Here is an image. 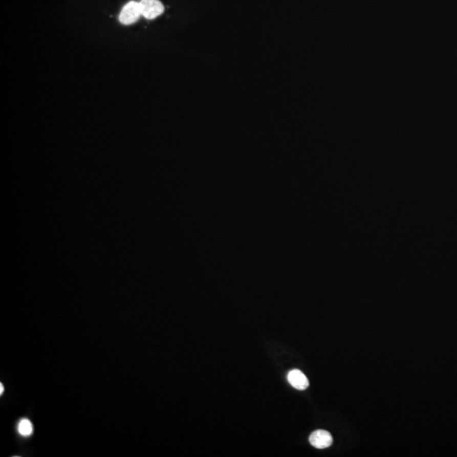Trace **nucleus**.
<instances>
[{
	"instance_id": "nucleus-1",
	"label": "nucleus",
	"mask_w": 457,
	"mask_h": 457,
	"mask_svg": "<svg viewBox=\"0 0 457 457\" xmlns=\"http://www.w3.org/2000/svg\"><path fill=\"white\" fill-rule=\"evenodd\" d=\"M141 16L142 15L140 2L130 1L123 7L119 20L122 24L130 25L137 22Z\"/></svg>"
},
{
	"instance_id": "nucleus-2",
	"label": "nucleus",
	"mask_w": 457,
	"mask_h": 457,
	"mask_svg": "<svg viewBox=\"0 0 457 457\" xmlns=\"http://www.w3.org/2000/svg\"><path fill=\"white\" fill-rule=\"evenodd\" d=\"M142 15L147 20L159 17L164 11V7L159 0H141L140 1Z\"/></svg>"
},
{
	"instance_id": "nucleus-5",
	"label": "nucleus",
	"mask_w": 457,
	"mask_h": 457,
	"mask_svg": "<svg viewBox=\"0 0 457 457\" xmlns=\"http://www.w3.org/2000/svg\"><path fill=\"white\" fill-rule=\"evenodd\" d=\"M18 432L20 436H24V437L32 436V432H33V425L31 423V421L28 419H22L18 424Z\"/></svg>"
},
{
	"instance_id": "nucleus-6",
	"label": "nucleus",
	"mask_w": 457,
	"mask_h": 457,
	"mask_svg": "<svg viewBox=\"0 0 457 457\" xmlns=\"http://www.w3.org/2000/svg\"><path fill=\"white\" fill-rule=\"evenodd\" d=\"M0 388H1V391H0V395H3V389H4V386H3V384H0Z\"/></svg>"
},
{
	"instance_id": "nucleus-3",
	"label": "nucleus",
	"mask_w": 457,
	"mask_h": 457,
	"mask_svg": "<svg viewBox=\"0 0 457 457\" xmlns=\"http://www.w3.org/2000/svg\"><path fill=\"white\" fill-rule=\"evenodd\" d=\"M311 445L318 449H325L332 445L333 438L331 433L323 429L313 432L309 437Z\"/></svg>"
},
{
	"instance_id": "nucleus-4",
	"label": "nucleus",
	"mask_w": 457,
	"mask_h": 457,
	"mask_svg": "<svg viewBox=\"0 0 457 457\" xmlns=\"http://www.w3.org/2000/svg\"><path fill=\"white\" fill-rule=\"evenodd\" d=\"M287 379L291 386L299 390H304L309 386L308 378L298 369L291 370L287 375Z\"/></svg>"
}]
</instances>
